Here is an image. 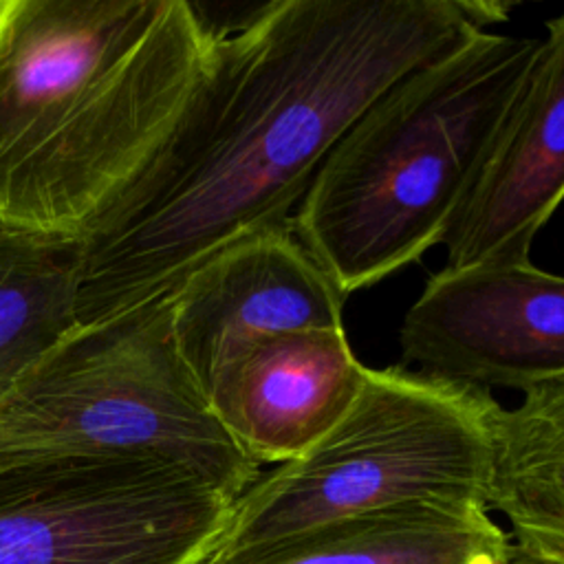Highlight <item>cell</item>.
I'll list each match as a JSON object with an SVG mask.
<instances>
[{
	"instance_id": "1",
	"label": "cell",
	"mask_w": 564,
	"mask_h": 564,
	"mask_svg": "<svg viewBox=\"0 0 564 564\" xmlns=\"http://www.w3.org/2000/svg\"><path fill=\"white\" fill-rule=\"evenodd\" d=\"M478 0H273L212 42L172 132L82 238L77 319L170 295L229 242L291 220L328 152L394 82L507 20Z\"/></svg>"
},
{
	"instance_id": "2",
	"label": "cell",
	"mask_w": 564,
	"mask_h": 564,
	"mask_svg": "<svg viewBox=\"0 0 564 564\" xmlns=\"http://www.w3.org/2000/svg\"><path fill=\"white\" fill-rule=\"evenodd\" d=\"M209 44L187 0H0V225L82 240L172 132Z\"/></svg>"
},
{
	"instance_id": "3",
	"label": "cell",
	"mask_w": 564,
	"mask_h": 564,
	"mask_svg": "<svg viewBox=\"0 0 564 564\" xmlns=\"http://www.w3.org/2000/svg\"><path fill=\"white\" fill-rule=\"evenodd\" d=\"M538 53L540 37L471 31L335 143L291 223L346 297L447 240Z\"/></svg>"
},
{
	"instance_id": "4",
	"label": "cell",
	"mask_w": 564,
	"mask_h": 564,
	"mask_svg": "<svg viewBox=\"0 0 564 564\" xmlns=\"http://www.w3.org/2000/svg\"><path fill=\"white\" fill-rule=\"evenodd\" d=\"M489 390L405 370L368 368L348 412L306 452L262 471L196 564H225L348 516L416 502L485 507Z\"/></svg>"
},
{
	"instance_id": "5",
	"label": "cell",
	"mask_w": 564,
	"mask_h": 564,
	"mask_svg": "<svg viewBox=\"0 0 564 564\" xmlns=\"http://www.w3.org/2000/svg\"><path fill=\"white\" fill-rule=\"evenodd\" d=\"M101 458L170 463L234 500L262 474L187 370L167 295L82 326L0 397V474Z\"/></svg>"
},
{
	"instance_id": "6",
	"label": "cell",
	"mask_w": 564,
	"mask_h": 564,
	"mask_svg": "<svg viewBox=\"0 0 564 564\" xmlns=\"http://www.w3.org/2000/svg\"><path fill=\"white\" fill-rule=\"evenodd\" d=\"M234 498L161 460L0 474V564H196Z\"/></svg>"
},
{
	"instance_id": "7",
	"label": "cell",
	"mask_w": 564,
	"mask_h": 564,
	"mask_svg": "<svg viewBox=\"0 0 564 564\" xmlns=\"http://www.w3.org/2000/svg\"><path fill=\"white\" fill-rule=\"evenodd\" d=\"M403 366L482 390L564 377V278L533 264L441 269L399 326Z\"/></svg>"
},
{
	"instance_id": "8",
	"label": "cell",
	"mask_w": 564,
	"mask_h": 564,
	"mask_svg": "<svg viewBox=\"0 0 564 564\" xmlns=\"http://www.w3.org/2000/svg\"><path fill=\"white\" fill-rule=\"evenodd\" d=\"M167 302L176 348L205 392L214 372L253 339L344 328L346 295L286 220L209 256Z\"/></svg>"
},
{
	"instance_id": "9",
	"label": "cell",
	"mask_w": 564,
	"mask_h": 564,
	"mask_svg": "<svg viewBox=\"0 0 564 564\" xmlns=\"http://www.w3.org/2000/svg\"><path fill=\"white\" fill-rule=\"evenodd\" d=\"M564 200V9L505 117L445 245V269L531 264L538 231Z\"/></svg>"
},
{
	"instance_id": "10",
	"label": "cell",
	"mask_w": 564,
	"mask_h": 564,
	"mask_svg": "<svg viewBox=\"0 0 564 564\" xmlns=\"http://www.w3.org/2000/svg\"><path fill=\"white\" fill-rule=\"evenodd\" d=\"M368 366L346 328L267 335L236 350L205 386L207 403L256 465H282L315 445L357 399Z\"/></svg>"
},
{
	"instance_id": "11",
	"label": "cell",
	"mask_w": 564,
	"mask_h": 564,
	"mask_svg": "<svg viewBox=\"0 0 564 564\" xmlns=\"http://www.w3.org/2000/svg\"><path fill=\"white\" fill-rule=\"evenodd\" d=\"M509 544L478 502L416 500L333 520L225 564H498Z\"/></svg>"
},
{
	"instance_id": "12",
	"label": "cell",
	"mask_w": 564,
	"mask_h": 564,
	"mask_svg": "<svg viewBox=\"0 0 564 564\" xmlns=\"http://www.w3.org/2000/svg\"><path fill=\"white\" fill-rule=\"evenodd\" d=\"M485 507L516 546L564 564V377L496 412Z\"/></svg>"
},
{
	"instance_id": "13",
	"label": "cell",
	"mask_w": 564,
	"mask_h": 564,
	"mask_svg": "<svg viewBox=\"0 0 564 564\" xmlns=\"http://www.w3.org/2000/svg\"><path fill=\"white\" fill-rule=\"evenodd\" d=\"M82 264L79 238L0 225V397L82 328Z\"/></svg>"
},
{
	"instance_id": "14",
	"label": "cell",
	"mask_w": 564,
	"mask_h": 564,
	"mask_svg": "<svg viewBox=\"0 0 564 564\" xmlns=\"http://www.w3.org/2000/svg\"><path fill=\"white\" fill-rule=\"evenodd\" d=\"M498 564H562V562H555V560L535 555V553L524 551V549H520V546H516V544L511 542L509 549H507V553H505V557H502Z\"/></svg>"
}]
</instances>
